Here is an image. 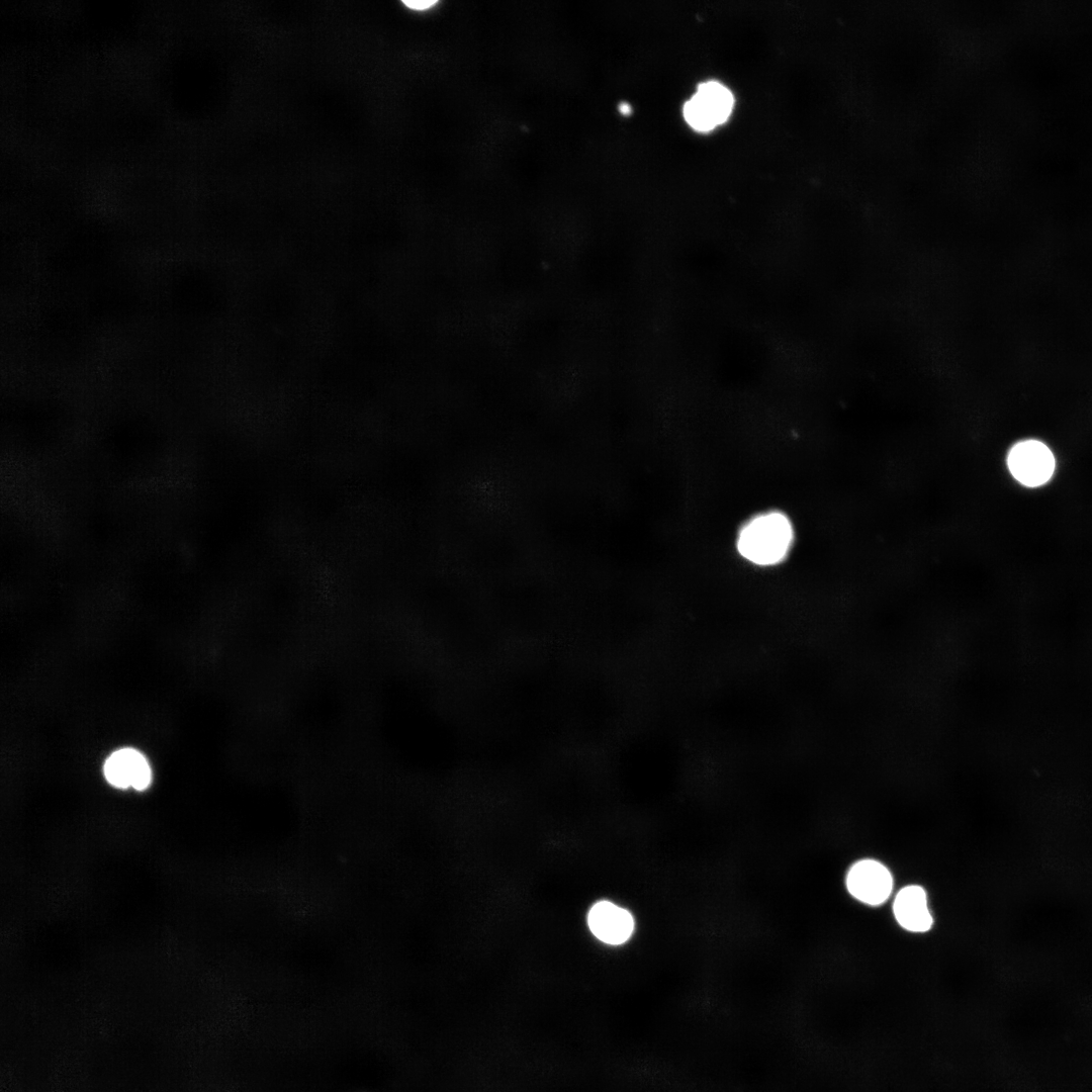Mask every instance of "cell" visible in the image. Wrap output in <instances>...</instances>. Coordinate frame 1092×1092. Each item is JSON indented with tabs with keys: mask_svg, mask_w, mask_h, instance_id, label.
Returning a JSON list of instances; mask_svg holds the SVG:
<instances>
[{
	"mask_svg": "<svg viewBox=\"0 0 1092 1092\" xmlns=\"http://www.w3.org/2000/svg\"><path fill=\"white\" fill-rule=\"evenodd\" d=\"M794 531L782 513L769 512L749 520L740 530L737 549L741 556L756 565H774L790 551Z\"/></svg>",
	"mask_w": 1092,
	"mask_h": 1092,
	"instance_id": "obj_1",
	"label": "cell"
},
{
	"mask_svg": "<svg viewBox=\"0 0 1092 1092\" xmlns=\"http://www.w3.org/2000/svg\"><path fill=\"white\" fill-rule=\"evenodd\" d=\"M593 934L609 944H622L631 936L634 920L630 912L609 901L596 903L587 915Z\"/></svg>",
	"mask_w": 1092,
	"mask_h": 1092,
	"instance_id": "obj_7",
	"label": "cell"
},
{
	"mask_svg": "<svg viewBox=\"0 0 1092 1092\" xmlns=\"http://www.w3.org/2000/svg\"><path fill=\"white\" fill-rule=\"evenodd\" d=\"M1007 467L1020 484L1038 487L1049 482L1054 475L1056 459L1043 442L1026 439L1011 447L1007 455Z\"/></svg>",
	"mask_w": 1092,
	"mask_h": 1092,
	"instance_id": "obj_4",
	"label": "cell"
},
{
	"mask_svg": "<svg viewBox=\"0 0 1092 1092\" xmlns=\"http://www.w3.org/2000/svg\"><path fill=\"white\" fill-rule=\"evenodd\" d=\"M892 910L897 924L905 931L921 934L931 930L934 924L927 893L920 885L901 888L894 897Z\"/></svg>",
	"mask_w": 1092,
	"mask_h": 1092,
	"instance_id": "obj_5",
	"label": "cell"
},
{
	"mask_svg": "<svg viewBox=\"0 0 1092 1092\" xmlns=\"http://www.w3.org/2000/svg\"><path fill=\"white\" fill-rule=\"evenodd\" d=\"M734 105L731 91L717 81L700 84L684 105L688 124L698 131H709L724 123Z\"/></svg>",
	"mask_w": 1092,
	"mask_h": 1092,
	"instance_id": "obj_2",
	"label": "cell"
},
{
	"mask_svg": "<svg viewBox=\"0 0 1092 1092\" xmlns=\"http://www.w3.org/2000/svg\"><path fill=\"white\" fill-rule=\"evenodd\" d=\"M847 893L857 902L878 907L892 896L894 878L889 868L875 858L853 862L845 875Z\"/></svg>",
	"mask_w": 1092,
	"mask_h": 1092,
	"instance_id": "obj_3",
	"label": "cell"
},
{
	"mask_svg": "<svg viewBox=\"0 0 1092 1092\" xmlns=\"http://www.w3.org/2000/svg\"><path fill=\"white\" fill-rule=\"evenodd\" d=\"M405 6L414 10H426L437 4V1L432 0H403Z\"/></svg>",
	"mask_w": 1092,
	"mask_h": 1092,
	"instance_id": "obj_8",
	"label": "cell"
},
{
	"mask_svg": "<svg viewBox=\"0 0 1092 1092\" xmlns=\"http://www.w3.org/2000/svg\"><path fill=\"white\" fill-rule=\"evenodd\" d=\"M619 109H620V112H621L622 114H629V113L631 112V108H630V106H629L628 104H626V103H622V104H621V105L619 106Z\"/></svg>",
	"mask_w": 1092,
	"mask_h": 1092,
	"instance_id": "obj_9",
	"label": "cell"
},
{
	"mask_svg": "<svg viewBox=\"0 0 1092 1092\" xmlns=\"http://www.w3.org/2000/svg\"><path fill=\"white\" fill-rule=\"evenodd\" d=\"M104 775L114 787H132L139 791L147 789L152 780L151 767L146 757L132 748L113 752L105 761Z\"/></svg>",
	"mask_w": 1092,
	"mask_h": 1092,
	"instance_id": "obj_6",
	"label": "cell"
}]
</instances>
